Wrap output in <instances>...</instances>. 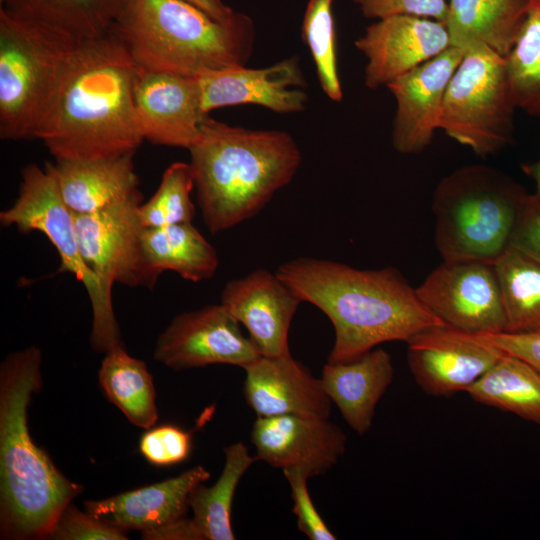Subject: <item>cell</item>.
Returning a JSON list of instances; mask_svg holds the SVG:
<instances>
[{"instance_id": "obj_1", "label": "cell", "mask_w": 540, "mask_h": 540, "mask_svg": "<svg viewBox=\"0 0 540 540\" xmlns=\"http://www.w3.org/2000/svg\"><path fill=\"white\" fill-rule=\"evenodd\" d=\"M137 65L113 31L71 54L34 137L55 159L136 152L144 138L133 101Z\"/></svg>"}, {"instance_id": "obj_2", "label": "cell", "mask_w": 540, "mask_h": 540, "mask_svg": "<svg viewBox=\"0 0 540 540\" xmlns=\"http://www.w3.org/2000/svg\"><path fill=\"white\" fill-rule=\"evenodd\" d=\"M276 273L303 302L319 308L331 321L335 340L330 363L355 360L381 343L407 342L426 328L444 324L393 267L362 270L298 257L280 264Z\"/></svg>"}, {"instance_id": "obj_3", "label": "cell", "mask_w": 540, "mask_h": 540, "mask_svg": "<svg viewBox=\"0 0 540 540\" xmlns=\"http://www.w3.org/2000/svg\"><path fill=\"white\" fill-rule=\"evenodd\" d=\"M42 353L10 352L0 365V536L46 539L63 509L84 487L68 479L32 439L28 407L41 390Z\"/></svg>"}, {"instance_id": "obj_4", "label": "cell", "mask_w": 540, "mask_h": 540, "mask_svg": "<svg viewBox=\"0 0 540 540\" xmlns=\"http://www.w3.org/2000/svg\"><path fill=\"white\" fill-rule=\"evenodd\" d=\"M188 151L201 216L212 234L255 216L302 161L286 131L232 126L207 115Z\"/></svg>"}, {"instance_id": "obj_5", "label": "cell", "mask_w": 540, "mask_h": 540, "mask_svg": "<svg viewBox=\"0 0 540 540\" xmlns=\"http://www.w3.org/2000/svg\"><path fill=\"white\" fill-rule=\"evenodd\" d=\"M111 31L138 67L196 78L246 66L256 37L247 14L220 22L182 0H123Z\"/></svg>"}, {"instance_id": "obj_6", "label": "cell", "mask_w": 540, "mask_h": 540, "mask_svg": "<svg viewBox=\"0 0 540 540\" xmlns=\"http://www.w3.org/2000/svg\"><path fill=\"white\" fill-rule=\"evenodd\" d=\"M527 197L520 184L488 165H467L445 176L432 199L443 261L494 264L510 247Z\"/></svg>"}, {"instance_id": "obj_7", "label": "cell", "mask_w": 540, "mask_h": 540, "mask_svg": "<svg viewBox=\"0 0 540 540\" xmlns=\"http://www.w3.org/2000/svg\"><path fill=\"white\" fill-rule=\"evenodd\" d=\"M77 40L0 7V138H35Z\"/></svg>"}, {"instance_id": "obj_8", "label": "cell", "mask_w": 540, "mask_h": 540, "mask_svg": "<svg viewBox=\"0 0 540 540\" xmlns=\"http://www.w3.org/2000/svg\"><path fill=\"white\" fill-rule=\"evenodd\" d=\"M0 223L15 226L21 233H43L61 259L58 273L69 272L84 285L92 308L90 344L94 351L106 353L123 344L112 303L104 298L97 277L81 256L74 214L47 164L41 168L32 163L22 168L18 196L0 212Z\"/></svg>"}, {"instance_id": "obj_9", "label": "cell", "mask_w": 540, "mask_h": 540, "mask_svg": "<svg viewBox=\"0 0 540 540\" xmlns=\"http://www.w3.org/2000/svg\"><path fill=\"white\" fill-rule=\"evenodd\" d=\"M515 109L505 58L477 44L465 51L449 81L439 129L487 156L510 144Z\"/></svg>"}, {"instance_id": "obj_10", "label": "cell", "mask_w": 540, "mask_h": 540, "mask_svg": "<svg viewBox=\"0 0 540 540\" xmlns=\"http://www.w3.org/2000/svg\"><path fill=\"white\" fill-rule=\"evenodd\" d=\"M141 192L106 209L74 214L81 256L95 274L104 298L112 303V287L153 289L161 276L146 258L139 206Z\"/></svg>"}, {"instance_id": "obj_11", "label": "cell", "mask_w": 540, "mask_h": 540, "mask_svg": "<svg viewBox=\"0 0 540 540\" xmlns=\"http://www.w3.org/2000/svg\"><path fill=\"white\" fill-rule=\"evenodd\" d=\"M416 293L446 325L476 334L506 331L500 284L492 263L443 261L416 288Z\"/></svg>"}, {"instance_id": "obj_12", "label": "cell", "mask_w": 540, "mask_h": 540, "mask_svg": "<svg viewBox=\"0 0 540 540\" xmlns=\"http://www.w3.org/2000/svg\"><path fill=\"white\" fill-rule=\"evenodd\" d=\"M261 355L221 304L176 315L158 336L153 358L174 370L228 364L243 369Z\"/></svg>"}, {"instance_id": "obj_13", "label": "cell", "mask_w": 540, "mask_h": 540, "mask_svg": "<svg viewBox=\"0 0 540 540\" xmlns=\"http://www.w3.org/2000/svg\"><path fill=\"white\" fill-rule=\"evenodd\" d=\"M406 343L415 382L436 397L466 392L505 354L481 334L446 324L426 328Z\"/></svg>"}, {"instance_id": "obj_14", "label": "cell", "mask_w": 540, "mask_h": 540, "mask_svg": "<svg viewBox=\"0 0 540 540\" xmlns=\"http://www.w3.org/2000/svg\"><path fill=\"white\" fill-rule=\"evenodd\" d=\"M133 101L143 138L157 145L188 150L206 116L196 77L137 66Z\"/></svg>"}, {"instance_id": "obj_15", "label": "cell", "mask_w": 540, "mask_h": 540, "mask_svg": "<svg viewBox=\"0 0 540 540\" xmlns=\"http://www.w3.org/2000/svg\"><path fill=\"white\" fill-rule=\"evenodd\" d=\"M365 56L364 83L369 89L387 86L450 46L444 23L412 15L377 19L354 42Z\"/></svg>"}, {"instance_id": "obj_16", "label": "cell", "mask_w": 540, "mask_h": 540, "mask_svg": "<svg viewBox=\"0 0 540 540\" xmlns=\"http://www.w3.org/2000/svg\"><path fill=\"white\" fill-rule=\"evenodd\" d=\"M464 54L449 46L386 86L396 101L391 140L397 152L417 154L430 145L439 129L447 86Z\"/></svg>"}, {"instance_id": "obj_17", "label": "cell", "mask_w": 540, "mask_h": 540, "mask_svg": "<svg viewBox=\"0 0 540 540\" xmlns=\"http://www.w3.org/2000/svg\"><path fill=\"white\" fill-rule=\"evenodd\" d=\"M256 459L298 470L309 478L326 473L344 454L347 438L328 418L297 415L257 417L251 430Z\"/></svg>"}, {"instance_id": "obj_18", "label": "cell", "mask_w": 540, "mask_h": 540, "mask_svg": "<svg viewBox=\"0 0 540 540\" xmlns=\"http://www.w3.org/2000/svg\"><path fill=\"white\" fill-rule=\"evenodd\" d=\"M220 301L245 326L261 356L290 354L288 333L303 301L276 272L256 269L229 281L221 292Z\"/></svg>"}, {"instance_id": "obj_19", "label": "cell", "mask_w": 540, "mask_h": 540, "mask_svg": "<svg viewBox=\"0 0 540 540\" xmlns=\"http://www.w3.org/2000/svg\"><path fill=\"white\" fill-rule=\"evenodd\" d=\"M204 114L232 105L255 104L280 114L303 111L309 97L299 59L289 57L264 68L240 66L198 77Z\"/></svg>"}, {"instance_id": "obj_20", "label": "cell", "mask_w": 540, "mask_h": 540, "mask_svg": "<svg viewBox=\"0 0 540 540\" xmlns=\"http://www.w3.org/2000/svg\"><path fill=\"white\" fill-rule=\"evenodd\" d=\"M243 394L257 417L329 418L331 400L321 378L290 354L260 356L244 368Z\"/></svg>"}, {"instance_id": "obj_21", "label": "cell", "mask_w": 540, "mask_h": 540, "mask_svg": "<svg viewBox=\"0 0 540 540\" xmlns=\"http://www.w3.org/2000/svg\"><path fill=\"white\" fill-rule=\"evenodd\" d=\"M210 478L202 465L176 477L101 500L84 502L85 511L123 532L146 531L185 516L192 488Z\"/></svg>"}, {"instance_id": "obj_22", "label": "cell", "mask_w": 540, "mask_h": 540, "mask_svg": "<svg viewBox=\"0 0 540 540\" xmlns=\"http://www.w3.org/2000/svg\"><path fill=\"white\" fill-rule=\"evenodd\" d=\"M134 152L94 159L47 162L61 196L75 214L106 209L139 193Z\"/></svg>"}, {"instance_id": "obj_23", "label": "cell", "mask_w": 540, "mask_h": 540, "mask_svg": "<svg viewBox=\"0 0 540 540\" xmlns=\"http://www.w3.org/2000/svg\"><path fill=\"white\" fill-rule=\"evenodd\" d=\"M394 378L390 354L372 349L344 363L327 362L322 369L323 387L346 423L359 435L369 431L375 410Z\"/></svg>"}, {"instance_id": "obj_24", "label": "cell", "mask_w": 540, "mask_h": 540, "mask_svg": "<svg viewBox=\"0 0 540 540\" xmlns=\"http://www.w3.org/2000/svg\"><path fill=\"white\" fill-rule=\"evenodd\" d=\"M531 0H449L444 22L450 46L481 44L505 57L512 49Z\"/></svg>"}, {"instance_id": "obj_25", "label": "cell", "mask_w": 540, "mask_h": 540, "mask_svg": "<svg viewBox=\"0 0 540 540\" xmlns=\"http://www.w3.org/2000/svg\"><path fill=\"white\" fill-rule=\"evenodd\" d=\"M142 241L147 260L160 274L172 271L196 283L212 278L217 271L215 248L192 222L144 228Z\"/></svg>"}, {"instance_id": "obj_26", "label": "cell", "mask_w": 540, "mask_h": 540, "mask_svg": "<svg viewBox=\"0 0 540 540\" xmlns=\"http://www.w3.org/2000/svg\"><path fill=\"white\" fill-rule=\"evenodd\" d=\"M98 381L107 399L133 425L148 429L158 420L156 391L146 363L130 356L124 345L105 353Z\"/></svg>"}, {"instance_id": "obj_27", "label": "cell", "mask_w": 540, "mask_h": 540, "mask_svg": "<svg viewBox=\"0 0 540 540\" xmlns=\"http://www.w3.org/2000/svg\"><path fill=\"white\" fill-rule=\"evenodd\" d=\"M466 393L540 426V371L519 357L505 353Z\"/></svg>"}, {"instance_id": "obj_28", "label": "cell", "mask_w": 540, "mask_h": 540, "mask_svg": "<svg viewBox=\"0 0 540 540\" xmlns=\"http://www.w3.org/2000/svg\"><path fill=\"white\" fill-rule=\"evenodd\" d=\"M225 463L221 475L211 486L195 485L188 495L192 521L202 540H234L231 510L237 485L257 461L248 448L237 442L224 448Z\"/></svg>"}, {"instance_id": "obj_29", "label": "cell", "mask_w": 540, "mask_h": 540, "mask_svg": "<svg viewBox=\"0 0 540 540\" xmlns=\"http://www.w3.org/2000/svg\"><path fill=\"white\" fill-rule=\"evenodd\" d=\"M123 0H0V7L77 40L108 33Z\"/></svg>"}, {"instance_id": "obj_30", "label": "cell", "mask_w": 540, "mask_h": 540, "mask_svg": "<svg viewBox=\"0 0 540 540\" xmlns=\"http://www.w3.org/2000/svg\"><path fill=\"white\" fill-rule=\"evenodd\" d=\"M506 315V331H540V261L509 247L494 263Z\"/></svg>"}, {"instance_id": "obj_31", "label": "cell", "mask_w": 540, "mask_h": 540, "mask_svg": "<svg viewBox=\"0 0 540 540\" xmlns=\"http://www.w3.org/2000/svg\"><path fill=\"white\" fill-rule=\"evenodd\" d=\"M504 58L516 108L540 118V0H531L517 39Z\"/></svg>"}, {"instance_id": "obj_32", "label": "cell", "mask_w": 540, "mask_h": 540, "mask_svg": "<svg viewBox=\"0 0 540 540\" xmlns=\"http://www.w3.org/2000/svg\"><path fill=\"white\" fill-rule=\"evenodd\" d=\"M334 0H309L302 23V40L315 64L317 78L325 95L334 102L343 99L336 54Z\"/></svg>"}, {"instance_id": "obj_33", "label": "cell", "mask_w": 540, "mask_h": 540, "mask_svg": "<svg viewBox=\"0 0 540 540\" xmlns=\"http://www.w3.org/2000/svg\"><path fill=\"white\" fill-rule=\"evenodd\" d=\"M194 179L189 163L174 162L162 174L160 184L139 214L145 228L192 222L195 206L191 200Z\"/></svg>"}, {"instance_id": "obj_34", "label": "cell", "mask_w": 540, "mask_h": 540, "mask_svg": "<svg viewBox=\"0 0 540 540\" xmlns=\"http://www.w3.org/2000/svg\"><path fill=\"white\" fill-rule=\"evenodd\" d=\"M191 449V432L172 424L148 428L139 440V452L155 466L179 464L189 457Z\"/></svg>"}, {"instance_id": "obj_35", "label": "cell", "mask_w": 540, "mask_h": 540, "mask_svg": "<svg viewBox=\"0 0 540 540\" xmlns=\"http://www.w3.org/2000/svg\"><path fill=\"white\" fill-rule=\"evenodd\" d=\"M46 539L126 540V533L69 503L57 517Z\"/></svg>"}, {"instance_id": "obj_36", "label": "cell", "mask_w": 540, "mask_h": 540, "mask_svg": "<svg viewBox=\"0 0 540 540\" xmlns=\"http://www.w3.org/2000/svg\"><path fill=\"white\" fill-rule=\"evenodd\" d=\"M283 474L290 485L298 529L310 540H335L336 536L325 524L312 502L307 489L309 477L298 470H284Z\"/></svg>"}, {"instance_id": "obj_37", "label": "cell", "mask_w": 540, "mask_h": 540, "mask_svg": "<svg viewBox=\"0 0 540 540\" xmlns=\"http://www.w3.org/2000/svg\"><path fill=\"white\" fill-rule=\"evenodd\" d=\"M364 17L381 19L392 15H412L444 23L448 12L446 0H364Z\"/></svg>"}, {"instance_id": "obj_38", "label": "cell", "mask_w": 540, "mask_h": 540, "mask_svg": "<svg viewBox=\"0 0 540 540\" xmlns=\"http://www.w3.org/2000/svg\"><path fill=\"white\" fill-rule=\"evenodd\" d=\"M510 247L540 261V196L528 195Z\"/></svg>"}, {"instance_id": "obj_39", "label": "cell", "mask_w": 540, "mask_h": 540, "mask_svg": "<svg viewBox=\"0 0 540 540\" xmlns=\"http://www.w3.org/2000/svg\"><path fill=\"white\" fill-rule=\"evenodd\" d=\"M481 335L503 352L525 360L540 371V331Z\"/></svg>"}, {"instance_id": "obj_40", "label": "cell", "mask_w": 540, "mask_h": 540, "mask_svg": "<svg viewBox=\"0 0 540 540\" xmlns=\"http://www.w3.org/2000/svg\"><path fill=\"white\" fill-rule=\"evenodd\" d=\"M146 540H202L191 518H179L154 529L141 532Z\"/></svg>"}, {"instance_id": "obj_41", "label": "cell", "mask_w": 540, "mask_h": 540, "mask_svg": "<svg viewBox=\"0 0 540 540\" xmlns=\"http://www.w3.org/2000/svg\"><path fill=\"white\" fill-rule=\"evenodd\" d=\"M205 12L213 19L220 22H230L238 11H235L222 0H182Z\"/></svg>"}, {"instance_id": "obj_42", "label": "cell", "mask_w": 540, "mask_h": 540, "mask_svg": "<svg viewBox=\"0 0 540 540\" xmlns=\"http://www.w3.org/2000/svg\"><path fill=\"white\" fill-rule=\"evenodd\" d=\"M524 171L531 176L536 183V195L540 196V157L539 159L529 165H525Z\"/></svg>"}, {"instance_id": "obj_43", "label": "cell", "mask_w": 540, "mask_h": 540, "mask_svg": "<svg viewBox=\"0 0 540 540\" xmlns=\"http://www.w3.org/2000/svg\"><path fill=\"white\" fill-rule=\"evenodd\" d=\"M354 3L360 5L364 0H352Z\"/></svg>"}]
</instances>
